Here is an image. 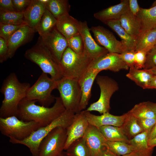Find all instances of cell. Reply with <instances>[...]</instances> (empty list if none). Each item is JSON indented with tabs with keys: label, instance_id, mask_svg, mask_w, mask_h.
Returning a JSON list of instances; mask_svg holds the SVG:
<instances>
[{
	"label": "cell",
	"instance_id": "cell-1",
	"mask_svg": "<svg viewBox=\"0 0 156 156\" xmlns=\"http://www.w3.org/2000/svg\"><path fill=\"white\" fill-rule=\"evenodd\" d=\"M35 100L26 98L19 104L17 117L24 121H33L42 127L47 125L59 117L66 110L60 97H56L51 107L37 105Z\"/></svg>",
	"mask_w": 156,
	"mask_h": 156
},
{
	"label": "cell",
	"instance_id": "cell-2",
	"mask_svg": "<svg viewBox=\"0 0 156 156\" xmlns=\"http://www.w3.org/2000/svg\"><path fill=\"white\" fill-rule=\"evenodd\" d=\"M30 86L29 83L21 82L15 73H10L3 80L0 89L4 98L0 108V117H17L19 104L26 97Z\"/></svg>",
	"mask_w": 156,
	"mask_h": 156
},
{
	"label": "cell",
	"instance_id": "cell-3",
	"mask_svg": "<svg viewBox=\"0 0 156 156\" xmlns=\"http://www.w3.org/2000/svg\"><path fill=\"white\" fill-rule=\"evenodd\" d=\"M75 114L66 109L59 117L50 124L38 128L25 139L19 140L11 137L9 138V142L13 144L24 145L28 148L32 156H38L39 146L43 140L57 127L66 129L72 122Z\"/></svg>",
	"mask_w": 156,
	"mask_h": 156
},
{
	"label": "cell",
	"instance_id": "cell-4",
	"mask_svg": "<svg viewBox=\"0 0 156 156\" xmlns=\"http://www.w3.org/2000/svg\"><path fill=\"white\" fill-rule=\"evenodd\" d=\"M25 57L37 64L42 72L49 75L51 78L58 81L62 78L58 64L43 44L40 37L33 47L25 51Z\"/></svg>",
	"mask_w": 156,
	"mask_h": 156
},
{
	"label": "cell",
	"instance_id": "cell-5",
	"mask_svg": "<svg viewBox=\"0 0 156 156\" xmlns=\"http://www.w3.org/2000/svg\"><path fill=\"white\" fill-rule=\"evenodd\" d=\"M92 60L85 55H79L68 47L58 63L62 77L78 80L88 69Z\"/></svg>",
	"mask_w": 156,
	"mask_h": 156
},
{
	"label": "cell",
	"instance_id": "cell-6",
	"mask_svg": "<svg viewBox=\"0 0 156 156\" xmlns=\"http://www.w3.org/2000/svg\"><path fill=\"white\" fill-rule=\"evenodd\" d=\"M41 127L39 123L35 122L24 121L16 116L0 117V131L1 134L18 140L25 139Z\"/></svg>",
	"mask_w": 156,
	"mask_h": 156
},
{
	"label": "cell",
	"instance_id": "cell-7",
	"mask_svg": "<svg viewBox=\"0 0 156 156\" xmlns=\"http://www.w3.org/2000/svg\"><path fill=\"white\" fill-rule=\"evenodd\" d=\"M57 89L66 109L75 114L81 112V92L78 80L63 77L57 81Z\"/></svg>",
	"mask_w": 156,
	"mask_h": 156
},
{
	"label": "cell",
	"instance_id": "cell-8",
	"mask_svg": "<svg viewBox=\"0 0 156 156\" xmlns=\"http://www.w3.org/2000/svg\"><path fill=\"white\" fill-rule=\"evenodd\" d=\"M57 81L50 78L42 72L36 81L29 88L26 98L38 102L42 106L48 107L55 101L56 97L51 95L52 91L57 89Z\"/></svg>",
	"mask_w": 156,
	"mask_h": 156
},
{
	"label": "cell",
	"instance_id": "cell-9",
	"mask_svg": "<svg viewBox=\"0 0 156 156\" xmlns=\"http://www.w3.org/2000/svg\"><path fill=\"white\" fill-rule=\"evenodd\" d=\"M96 79L100 90V97L97 101L91 104L86 110L96 111L102 114L109 112L110 100L113 94L118 90V84L113 79L106 76H97Z\"/></svg>",
	"mask_w": 156,
	"mask_h": 156
},
{
	"label": "cell",
	"instance_id": "cell-10",
	"mask_svg": "<svg viewBox=\"0 0 156 156\" xmlns=\"http://www.w3.org/2000/svg\"><path fill=\"white\" fill-rule=\"evenodd\" d=\"M66 129L57 127L51 131L42 141L38 156H59L63 153L67 139Z\"/></svg>",
	"mask_w": 156,
	"mask_h": 156
},
{
	"label": "cell",
	"instance_id": "cell-11",
	"mask_svg": "<svg viewBox=\"0 0 156 156\" xmlns=\"http://www.w3.org/2000/svg\"><path fill=\"white\" fill-rule=\"evenodd\" d=\"M96 42L109 53L121 54L128 51L123 43L117 40L113 33L103 26H93L90 29Z\"/></svg>",
	"mask_w": 156,
	"mask_h": 156
},
{
	"label": "cell",
	"instance_id": "cell-12",
	"mask_svg": "<svg viewBox=\"0 0 156 156\" xmlns=\"http://www.w3.org/2000/svg\"><path fill=\"white\" fill-rule=\"evenodd\" d=\"M40 37L44 45L58 64L68 47L67 39L57 30L56 27L48 34Z\"/></svg>",
	"mask_w": 156,
	"mask_h": 156
},
{
	"label": "cell",
	"instance_id": "cell-13",
	"mask_svg": "<svg viewBox=\"0 0 156 156\" xmlns=\"http://www.w3.org/2000/svg\"><path fill=\"white\" fill-rule=\"evenodd\" d=\"M129 68L120 57V54L108 52L92 60L88 69L99 72L103 70L117 72L122 70H128Z\"/></svg>",
	"mask_w": 156,
	"mask_h": 156
},
{
	"label": "cell",
	"instance_id": "cell-14",
	"mask_svg": "<svg viewBox=\"0 0 156 156\" xmlns=\"http://www.w3.org/2000/svg\"><path fill=\"white\" fill-rule=\"evenodd\" d=\"M78 30L83 41L84 55L92 60L109 52L106 49L99 45L93 38L86 21H79Z\"/></svg>",
	"mask_w": 156,
	"mask_h": 156
},
{
	"label": "cell",
	"instance_id": "cell-15",
	"mask_svg": "<svg viewBox=\"0 0 156 156\" xmlns=\"http://www.w3.org/2000/svg\"><path fill=\"white\" fill-rule=\"evenodd\" d=\"M89 125L84 110L75 114L72 122L66 129L67 137L64 150H66L73 142L84 136Z\"/></svg>",
	"mask_w": 156,
	"mask_h": 156
},
{
	"label": "cell",
	"instance_id": "cell-16",
	"mask_svg": "<svg viewBox=\"0 0 156 156\" xmlns=\"http://www.w3.org/2000/svg\"><path fill=\"white\" fill-rule=\"evenodd\" d=\"M91 156H98L106 148V142L98 129L89 125L83 137Z\"/></svg>",
	"mask_w": 156,
	"mask_h": 156
},
{
	"label": "cell",
	"instance_id": "cell-17",
	"mask_svg": "<svg viewBox=\"0 0 156 156\" xmlns=\"http://www.w3.org/2000/svg\"><path fill=\"white\" fill-rule=\"evenodd\" d=\"M35 31L26 24L15 31L7 41L9 58H12L18 48L32 39Z\"/></svg>",
	"mask_w": 156,
	"mask_h": 156
},
{
	"label": "cell",
	"instance_id": "cell-18",
	"mask_svg": "<svg viewBox=\"0 0 156 156\" xmlns=\"http://www.w3.org/2000/svg\"><path fill=\"white\" fill-rule=\"evenodd\" d=\"M84 111L89 124L97 128L106 125L120 127L126 116V113L121 116H117L111 114L109 112L97 116L86 110H84Z\"/></svg>",
	"mask_w": 156,
	"mask_h": 156
},
{
	"label": "cell",
	"instance_id": "cell-19",
	"mask_svg": "<svg viewBox=\"0 0 156 156\" xmlns=\"http://www.w3.org/2000/svg\"><path fill=\"white\" fill-rule=\"evenodd\" d=\"M100 72L88 69L78 80L81 92V97L80 104V110H84L88 104L91 95V90L94 80Z\"/></svg>",
	"mask_w": 156,
	"mask_h": 156
},
{
	"label": "cell",
	"instance_id": "cell-20",
	"mask_svg": "<svg viewBox=\"0 0 156 156\" xmlns=\"http://www.w3.org/2000/svg\"><path fill=\"white\" fill-rule=\"evenodd\" d=\"M46 5L40 0H31V1L24 12L26 24L35 32L46 8Z\"/></svg>",
	"mask_w": 156,
	"mask_h": 156
},
{
	"label": "cell",
	"instance_id": "cell-21",
	"mask_svg": "<svg viewBox=\"0 0 156 156\" xmlns=\"http://www.w3.org/2000/svg\"><path fill=\"white\" fill-rule=\"evenodd\" d=\"M129 10V0H121L118 4L94 13V16L104 23L108 21L119 19L121 16Z\"/></svg>",
	"mask_w": 156,
	"mask_h": 156
},
{
	"label": "cell",
	"instance_id": "cell-22",
	"mask_svg": "<svg viewBox=\"0 0 156 156\" xmlns=\"http://www.w3.org/2000/svg\"><path fill=\"white\" fill-rule=\"evenodd\" d=\"M57 20L56 29L66 39L79 33V21L69 13L63 15Z\"/></svg>",
	"mask_w": 156,
	"mask_h": 156
},
{
	"label": "cell",
	"instance_id": "cell-23",
	"mask_svg": "<svg viewBox=\"0 0 156 156\" xmlns=\"http://www.w3.org/2000/svg\"><path fill=\"white\" fill-rule=\"evenodd\" d=\"M149 132L144 131L129 140V144L133 148L132 153L136 156H152L153 148L148 145Z\"/></svg>",
	"mask_w": 156,
	"mask_h": 156
},
{
	"label": "cell",
	"instance_id": "cell-24",
	"mask_svg": "<svg viewBox=\"0 0 156 156\" xmlns=\"http://www.w3.org/2000/svg\"><path fill=\"white\" fill-rule=\"evenodd\" d=\"M119 21L126 31L136 40L142 31V25L139 18L133 14L129 10L121 16Z\"/></svg>",
	"mask_w": 156,
	"mask_h": 156
},
{
	"label": "cell",
	"instance_id": "cell-25",
	"mask_svg": "<svg viewBox=\"0 0 156 156\" xmlns=\"http://www.w3.org/2000/svg\"><path fill=\"white\" fill-rule=\"evenodd\" d=\"M156 44V28L142 31L137 37L135 51H142L147 53Z\"/></svg>",
	"mask_w": 156,
	"mask_h": 156
},
{
	"label": "cell",
	"instance_id": "cell-26",
	"mask_svg": "<svg viewBox=\"0 0 156 156\" xmlns=\"http://www.w3.org/2000/svg\"><path fill=\"white\" fill-rule=\"evenodd\" d=\"M115 32L128 51H135L136 40L131 36L122 27L119 19L110 20L103 23Z\"/></svg>",
	"mask_w": 156,
	"mask_h": 156
},
{
	"label": "cell",
	"instance_id": "cell-27",
	"mask_svg": "<svg viewBox=\"0 0 156 156\" xmlns=\"http://www.w3.org/2000/svg\"><path fill=\"white\" fill-rule=\"evenodd\" d=\"M153 75L147 69H139L135 67L129 68L126 77L143 89H149Z\"/></svg>",
	"mask_w": 156,
	"mask_h": 156
},
{
	"label": "cell",
	"instance_id": "cell-28",
	"mask_svg": "<svg viewBox=\"0 0 156 156\" xmlns=\"http://www.w3.org/2000/svg\"><path fill=\"white\" fill-rule=\"evenodd\" d=\"M122 125L120 127L124 135L129 140L144 131L138 119L128 112Z\"/></svg>",
	"mask_w": 156,
	"mask_h": 156
},
{
	"label": "cell",
	"instance_id": "cell-29",
	"mask_svg": "<svg viewBox=\"0 0 156 156\" xmlns=\"http://www.w3.org/2000/svg\"><path fill=\"white\" fill-rule=\"evenodd\" d=\"M142 25V31L156 28V5L149 8H140L137 15Z\"/></svg>",
	"mask_w": 156,
	"mask_h": 156
},
{
	"label": "cell",
	"instance_id": "cell-30",
	"mask_svg": "<svg viewBox=\"0 0 156 156\" xmlns=\"http://www.w3.org/2000/svg\"><path fill=\"white\" fill-rule=\"evenodd\" d=\"M105 139L110 142H120L129 144V140L120 127L106 125L97 128Z\"/></svg>",
	"mask_w": 156,
	"mask_h": 156
},
{
	"label": "cell",
	"instance_id": "cell-31",
	"mask_svg": "<svg viewBox=\"0 0 156 156\" xmlns=\"http://www.w3.org/2000/svg\"><path fill=\"white\" fill-rule=\"evenodd\" d=\"M57 19L47 9L42 16L36 30L40 36H42L50 32L56 27Z\"/></svg>",
	"mask_w": 156,
	"mask_h": 156
},
{
	"label": "cell",
	"instance_id": "cell-32",
	"mask_svg": "<svg viewBox=\"0 0 156 156\" xmlns=\"http://www.w3.org/2000/svg\"><path fill=\"white\" fill-rule=\"evenodd\" d=\"M46 6V8L57 19L69 13L70 9V5L67 0H49Z\"/></svg>",
	"mask_w": 156,
	"mask_h": 156
},
{
	"label": "cell",
	"instance_id": "cell-33",
	"mask_svg": "<svg viewBox=\"0 0 156 156\" xmlns=\"http://www.w3.org/2000/svg\"><path fill=\"white\" fill-rule=\"evenodd\" d=\"M128 112L138 119L156 118V114L151 107L149 102L136 104Z\"/></svg>",
	"mask_w": 156,
	"mask_h": 156
},
{
	"label": "cell",
	"instance_id": "cell-34",
	"mask_svg": "<svg viewBox=\"0 0 156 156\" xmlns=\"http://www.w3.org/2000/svg\"><path fill=\"white\" fill-rule=\"evenodd\" d=\"M66 156H91L83 137L73 142L66 150Z\"/></svg>",
	"mask_w": 156,
	"mask_h": 156
},
{
	"label": "cell",
	"instance_id": "cell-35",
	"mask_svg": "<svg viewBox=\"0 0 156 156\" xmlns=\"http://www.w3.org/2000/svg\"><path fill=\"white\" fill-rule=\"evenodd\" d=\"M23 13L17 11H0V23L15 25L26 24L24 20Z\"/></svg>",
	"mask_w": 156,
	"mask_h": 156
},
{
	"label": "cell",
	"instance_id": "cell-36",
	"mask_svg": "<svg viewBox=\"0 0 156 156\" xmlns=\"http://www.w3.org/2000/svg\"><path fill=\"white\" fill-rule=\"evenodd\" d=\"M106 148L115 154L119 156L132 153L133 148L131 145L120 142L107 141Z\"/></svg>",
	"mask_w": 156,
	"mask_h": 156
},
{
	"label": "cell",
	"instance_id": "cell-37",
	"mask_svg": "<svg viewBox=\"0 0 156 156\" xmlns=\"http://www.w3.org/2000/svg\"><path fill=\"white\" fill-rule=\"evenodd\" d=\"M67 40L68 47L78 54L83 55V43L79 33L67 39Z\"/></svg>",
	"mask_w": 156,
	"mask_h": 156
},
{
	"label": "cell",
	"instance_id": "cell-38",
	"mask_svg": "<svg viewBox=\"0 0 156 156\" xmlns=\"http://www.w3.org/2000/svg\"><path fill=\"white\" fill-rule=\"evenodd\" d=\"M24 25H15L0 23V37L3 38L7 42L9 38Z\"/></svg>",
	"mask_w": 156,
	"mask_h": 156
},
{
	"label": "cell",
	"instance_id": "cell-39",
	"mask_svg": "<svg viewBox=\"0 0 156 156\" xmlns=\"http://www.w3.org/2000/svg\"><path fill=\"white\" fill-rule=\"evenodd\" d=\"M155 67H156V47H154L147 53L143 69H148Z\"/></svg>",
	"mask_w": 156,
	"mask_h": 156
},
{
	"label": "cell",
	"instance_id": "cell-40",
	"mask_svg": "<svg viewBox=\"0 0 156 156\" xmlns=\"http://www.w3.org/2000/svg\"><path fill=\"white\" fill-rule=\"evenodd\" d=\"M147 53L142 51H135L134 67L139 69L143 68L146 58Z\"/></svg>",
	"mask_w": 156,
	"mask_h": 156
},
{
	"label": "cell",
	"instance_id": "cell-41",
	"mask_svg": "<svg viewBox=\"0 0 156 156\" xmlns=\"http://www.w3.org/2000/svg\"><path fill=\"white\" fill-rule=\"evenodd\" d=\"M135 51H127L120 54V57L127 65L129 68L134 67V57Z\"/></svg>",
	"mask_w": 156,
	"mask_h": 156
},
{
	"label": "cell",
	"instance_id": "cell-42",
	"mask_svg": "<svg viewBox=\"0 0 156 156\" xmlns=\"http://www.w3.org/2000/svg\"><path fill=\"white\" fill-rule=\"evenodd\" d=\"M9 58L7 43L3 38L0 37V62L3 63Z\"/></svg>",
	"mask_w": 156,
	"mask_h": 156
},
{
	"label": "cell",
	"instance_id": "cell-43",
	"mask_svg": "<svg viewBox=\"0 0 156 156\" xmlns=\"http://www.w3.org/2000/svg\"><path fill=\"white\" fill-rule=\"evenodd\" d=\"M31 1V0H12L17 11L23 13L27 8Z\"/></svg>",
	"mask_w": 156,
	"mask_h": 156
},
{
	"label": "cell",
	"instance_id": "cell-44",
	"mask_svg": "<svg viewBox=\"0 0 156 156\" xmlns=\"http://www.w3.org/2000/svg\"><path fill=\"white\" fill-rule=\"evenodd\" d=\"M138 120L144 131H150L156 123V118H146Z\"/></svg>",
	"mask_w": 156,
	"mask_h": 156
},
{
	"label": "cell",
	"instance_id": "cell-45",
	"mask_svg": "<svg viewBox=\"0 0 156 156\" xmlns=\"http://www.w3.org/2000/svg\"><path fill=\"white\" fill-rule=\"evenodd\" d=\"M0 11L5 12L17 11L13 5L12 0H0Z\"/></svg>",
	"mask_w": 156,
	"mask_h": 156
},
{
	"label": "cell",
	"instance_id": "cell-46",
	"mask_svg": "<svg viewBox=\"0 0 156 156\" xmlns=\"http://www.w3.org/2000/svg\"><path fill=\"white\" fill-rule=\"evenodd\" d=\"M129 10L131 13L137 16L140 9L137 0H129Z\"/></svg>",
	"mask_w": 156,
	"mask_h": 156
},
{
	"label": "cell",
	"instance_id": "cell-47",
	"mask_svg": "<svg viewBox=\"0 0 156 156\" xmlns=\"http://www.w3.org/2000/svg\"><path fill=\"white\" fill-rule=\"evenodd\" d=\"M98 156H119L112 152L107 148L104 149Z\"/></svg>",
	"mask_w": 156,
	"mask_h": 156
},
{
	"label": "cell",
	"instance_id": "cell-48",
	"mask_svg": "<svg viewBox=\"0 0 156 156\" xmlns=\"http://www.w3.org/2000/svg\"><path fill=\"white\" fill-rule=\"evenodd\" d=\"M156 136V123L151 130L148 135V140Z\"/></svg>",
	"mask_w": 156,
	"mask_h": 156
},
{
	"label": "cell",
	"instance_id": "cell-49",
	"mask_svg": "<svg viewBox=\"0 0 156 156\" xmlns=\"http://www.w3.org/2000/svg\"><path fill=\"white\" fill-rule=\"evenodd\" d=\"M149 89L156 90V75H153L152 79Z\"/></svg>",
	"mask_w": 156,
	"mask_h": 156
},
{
	"label": "cell",
	"instance_id": "cell-50",
	"mask_svg": "<svg viewBox=\"0 0 156 156\" xmlns=\"http://www.w3.org/2000/svg\"><path fill=\"white\" fill-rule=\"evenodd\" d=\"M148 145L150 147L153 148L156 146V136L148 140Z\"/></svg>",
	"mask_w": 156,
	"mask_h": 156
},
{
	"label": "cell",
	"instance_id": "cell-51",
	"mask_svg": "<svg viewBox=\"0 0 156 156\" xmlns=\"http://www.w3.org/2000/svg\"><path fill=\"white\" fill-rule=\"evenodd\" d=\"M149 104L151 107L156 114V103H153L149 102Z\"/></svg>",
	"mask_w": 156,
	"mask_h": 156
},
{
	"label": "cell",
	"instance_id": "cell-52",
	"mask_svg": "<svg viewBox=\"0 0 156 156\" xmlns=\"http://www.w3.org/2000/svg\"><path fill=\"white\" fill-rule=\"evenodd\" d=\"M147 70L153 75H156V67Z\"/></svg>",
	"mask_w": 156,
	"mask_h": 156
},
{
	"label": "cell",
	"instance_id": "cell-53",
	"mask_svg": "<svg viewBox=\"0 0 156 156\" xmlns=\"http://www.w3.org/2000/svg\"><path fill=\"white\" fill-rule=\"evenodd\" d=\"M122 156H136L132 153H131L129 154H127Z\"/></svg>",
	"mask_w": 156,
	"mask_h": 156
},
{
	"label": "cell",
	"instance_id": "cell-54",
	"mask_svg": "<svg viewBox=\"0 0 156 156\" xmlns=\"http://www.w3.org/2000/svg\"><path fill=\"white\" fill-rule=\"evenodd\" d=\"M59 156H66V155H65L64 154V153L63 152L62 154H61Z\"/></svg>",
	"mask_w": 156,
	"mask_h": 156
},
{
	"label": "cell",
	"instance_id": "cell-55",
	"mask_svg": "<svg viewBox=\"0 0 156 156\" xmlns=\"http://www.w3.org/2000/svg\"><path fill=\"white\" fill-rule=\"evenodd\" d=\"M155 47H156V44H155Z\"/></svg>",
	"mask_w": 156,
	"mask_h": 156
}]
</instances>
